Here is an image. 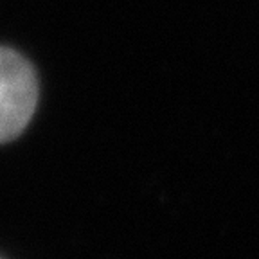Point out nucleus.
<instances>
[{
  "label": "nucleus",
  "mask_w": 259,
  "mask_h": 259,
  "mask_svg": "<svg viewBox=\"0 0 259 259\" xmlns=\"http://www.w3.org/2000/svg\"><path fill=\"white\" fill-rule=\"evenodd\" d=\"M38 103V79L31 63L0 47V144L13 141L29 124Z\"/></svg>",
  "instance_id": "obj_1"
}]
</instances>
